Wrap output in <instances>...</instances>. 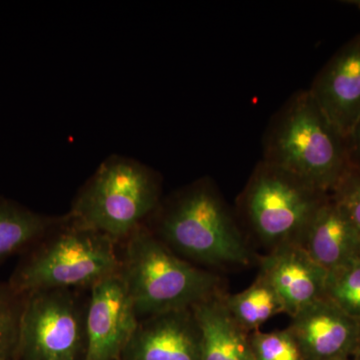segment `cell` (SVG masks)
<instances>
[{
    "instance_id": "obj_1",
    "label": "cell",
    "mask_w": 360,
    "mask_h": 360,
    "mask_svg": "<svg viewBox=\"0 0 360 360\" xmlns=\"http://www.w3.org/2000/svg\"><path fill=\"white\" fill-rule=\"evenodd\" d=\"M146 225L193 264L248 266L255 258L236 217L207 177L160 201Z\"/></svg>"
},
{
    "instance_id": "obj_2",
    "label": "cell",
    "mask_w": 360,
    "mask_h": 360,
    "mask_svg": "<svg viewBox=\"0 0 360 360\" xmlns=\"http://www.w3.org/2000/svg\"><path fill=\"white\" fill-rule=\"evenodd\" d=\"M262 160L326 194L352 167L347 139L321 112L309 89L295 92L272 116Z\"/></svg>"
},
{
    "instance_id": "obj_3",
    "label": "cell",
    "mask_w": 360,
    "mask_h": 360,
    "mask_svg": "<svg viewBox=\"0 0 360 360\" xmlns=\"http://www.w3.org/2000/svg\"><path fill=\"white\" fill-rule=\"evenodd\" d=\"M120 270L117 243L66 214L20 255L8 283L23 295L49 290H89Z\"/></svg>"
},
{
    "instance_id": "obj_4",
    "label": "cell",
    "mask_w": 360,
    "mask_h": 360,
    "mask_svg": "<svg viewBox=\"0 0 360 360\" xmlns=\"http://www.w3.org/2000/svg\"><path fill=\"white\" fill-rule=\"evenodd\" d=\"M120 245V274L139 321L151 315L189 309L224 292L219 276L180 257L146 224Z\"/></svg>"
},
{
    "instance_id": "obj_5",
    "label": "cell",
    "mask_w": 360,
    "mask_h": 360,
    "mask_svg": "<svg viewBox=\"0 0 360 360\" xmlns=\"http://www.w3.org/2000/svg\"><path fill=\"white\" fill-rule=\"evenodd\" d=\"M160 176L139 161L108 158L80 189L68 214L118 245L146 224L161 198Z\"/></svg>"
},
{
    "instance_id": "obj_6",
    "label": "cell",
    "mask_w": 360,
    "mask_h": 360,
    "mask_svg": "<svg viewBox=\"0 0 360 360\" xmlns=\"http://www.w3.org/2000/svg\"><path fill=\"white\" fill-rule=\"evenodd\" d=\"M329 194L260 160L239 195L238 212L250 233L270 251L300 245Z\"/></svg>"
},
{
    "instance_id": "obj_7",
    "label": "cell",
    "mask_w": 360,
    "mask_h": 360,
    "mask_svg": "<svg viewBox=\"0 0 360 360\" xmlns=\"http://www.w3.org/2000/svg\"><path fill=\"white\" fill-rule=\"evenodd\" d=\"M77 290L26 295L16 356L22 360H77L86 354V307Z\"/></svg>"
},
{
    "instance_id": "obj_8",
    "label": "cell",
    "mask_w": 360,
    "mask_h": 360,
    "mask_svg": "<svg viewBox=\"0 0 360 360\" xmlns=\"http://www.w3.org/2000/svg\"><path fill=\"white\" fill-rule=\"evenodd\" d=\"M139 319L120 272L89 290L84 360H112L122 354Z\"/></svg>"
},
{
    "instance_id": "obj_9",
    "label": "cell",
    "mask_w": 360,
    "mask_h": 360,
    "mask_svg": "<svg viewBox=\"0 0 360 360\" xmlns=\"http://www.w3.org/2000/svg\"><path fill=\"white\" fill-rule=\"evenodd\" d=\"M329 122L349 139L360 118V34L335 52L309 89Z\"/></svg>"
},
{
    "instance_id": "obj_10",
    "label": "cell",
    "mask_w": 360,
    "mask_h": 360,
    "mask_svg": "<svg viewBox=\"0 0 360 360\" xmlns=\"http://www.w3.org/2000/svg\"><path fill=\"white\" fill-rule=\"evenodd\" d=\"M305 360L347 359L360 347V322L323 297L291 317L288 328Z\"/></svg>"
},
{
    "instance_id": "obj_11",
    "label": "cell",
    "mask_w": 360,
    "mask_h": 360,
    "mask_svg": "<svg viewBox=\"0 0 360 360\" xmlns=\"http://www.w3.org/2000/svg\"><path fill=\"white\" fill-rule=\"evenodd\" d=\"M122 354L129 360H202L200 328L193 309L141 319Z\"/></svg>"
},
{
    "instance_id": "obj_12",
    "label": "cell",
    "mask_w": 360,
    "mask_h": 360,
    "mask_svg": "<svg viewBox=\"0 0 360 360\" xmlns=\"http://www.w3.org/2000/svg\"><path fill=\"white\" fill-rule=\"evenodd\" d=\"M259 274L276 290L290 317L324 297L328 271L300 245L270 251L260 259Z\"/></svg>"
},
{
    "instance_id": "obj_13",
    "label": "cell",
    "mask_w": 360,
    "mask_h": 360,
    "mask_svg": "<svg viewBox=\"0 0 360 360\" xmlns=\"http://www.w3.org/2000/svg\"><path fill=\"white\" fill-rule=\"evenodd\" d=\"M300 245L326 271L360 258V231L330 195L315 213Z\"/></svg>"
},
{
    "instance_id": "obj_14",
    "label": "cell",
    "mask_w": 360,
    "mask_h": 360,
    "mask_svg": "<svg viewBox=\"0 0 360 360\" xmlns=\"http://www.w3.org/2000/svg\"><path fill=\"white\" fill-rule=\"evenodd\" d=\"M224 295H213L191 307L200 328L202 360H255L250 335L232 319Z\"/></svg>"
},
{
    "instance_id": "obj_15",
    "label": "cell",
    "mask_w": 360,
    "mask_h": 360,
    "mask_svg": "<svg viewBox=\"0 0 360 360\" xmlns=\"http://www.w3.org/2000/svg\"><path fill=\"white\" fill-rule=\"evenodd\" d=\"M63 217L33 212L13 200L0 196V264L22 255Z\"/></svg>"
},
{
    "instance_id": "obj_16",
    "label": "cell",
    "mask_w": 360,
    "mask_h": 360,
    "mask_svg": "<svg viewBox=\"0 0 360 360\" xmlns=\"http://www.w3.org/2000/svg\"><path fill=\"white\" fill-rule=\"evenodd\" d=\"M224 302L232 319L248 335L276 315L285 314L281 298L260 274L250 288L236 295H225Z\"/></svg>"
},
{
    "instance_id": "obj_17",
    "label": "cell",
    "mask_w": 360,
    "mask_h": 360,
    "mask_svg": "<svg viewBox=\"0 0 360 360\" xmlns=\"http://www.w3.org/2000/svg\"><path fill=\"white\" fill-rule=\"evenodd\" d=\"M324 297L360 322V258L328 272Z\"/></svg>"
},
{
    "instance_id": "obj_18",
    "label": "cell",
    "mask_w": 360,
    "mask_h": 360,
    "mask_svg": "<svg viewBox=\"0 0 360 360\" xmlns=\"http://www.w3.org/2000/svg\"><path fill=\"white\" fill-rule=\"evenodd\" d=\"M25 297L0 281V359L16 357Z\"/></svg>"
},
{
    "instance_id": "obj_19",
    "label": "cell",
    "mask_w": 360,
    "mask_h": 360,
    "mask_svg": "<svg viewBox=\"0 0 360 360\" xmlns=\"http://www.w3.org/2000/svg\"><path fill=\"white\" fill-rule=\"evenodd\" d=\"M251 350L255 360H305L297 341L288 328L250 333Z\"/></svg>"
},
{
    "instance_id": "obj_20",
    "label": "cell",
    "mask_w": 360,
    "mask_h": 360,
    "mask_svg": "<svg viewBox=\"0 0 360 360\" xmlns=\"http://www.w3.org/2000/svg\"><path fill=\"white\" fill-rule=\"evenodd\" d=\"M329 195L360 231V168H350Z\"/></svg>"
},
{
    "instance_id": "obj_21",
    "label": "cell",
    "mask_w": 360,
    "mask_h": 360,
    "mask_svg": "<svg viewBox=\"0 0 360 360\" xmlns=\"http://www.w3.org/2000/svg\"><path fill=\"white\" fill-rule=\"evenodd\" d=\"M347 148L352 167L360 168V118L347 139Z\"/></svg>"
},
{
    "instance_id": "obj_22",
    "label": "cell",
    "mask_w": 360,
    "mask_h": 360,
    "mask_svg": "<svg viewBox=\"0 0 360 360\" xmlns=\"http://www.w3.org/2000/svg\"><path fill=\"white\" fill-rule=\"evenodd\" d=\"M13 357H11V359H0V360H13Z\"/></svg>"
},
{
    "instance_id": "obj_23",
    "label": "cell",
    "mask_w": 360,
    "mask_h": 360,
    "mask_svg": "<svg viewBox=\"0 0 360 360\" xmlns=\"http://www.w3.org/2000/svg\"><path fill=\"white\" fill-rule=\"evenodd\" d=\"M338 360H347V359H338Z\"/></svg>"
},
{
    "instance_id": "obj_24",
    "label": "cell",
    "mask_w": 360,
    "mask_h": 360,
    "mask_svg": "<svg viewBox=\"0 0 360 360\" xmlns=\"http://www.w3.org/2000/svg\"><path fill=\"white\" fill-rule=\"evenodd\" d=\"M359 352H360V347H359Z\"/></svg>"
}]
</instances>
